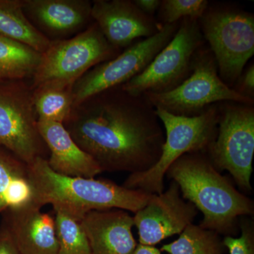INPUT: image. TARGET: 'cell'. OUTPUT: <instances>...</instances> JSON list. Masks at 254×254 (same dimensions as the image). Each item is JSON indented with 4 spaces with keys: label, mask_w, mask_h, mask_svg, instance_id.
Here are the masks:
<instances>
[{
    "label": "cell",
    "mask_w": 254,
    "mask_h": 254,
    "mask_svg": "<svg viewBox=\"0 0 254 254\" xmlns=\"http://www.w3.org/2000/svg\"><path fill=\"white\" fill-rule=\"evenodd\" d=\"M163 125L165 140L161 155L154 166L142 173L129 174L123 187L148 193L164 191L167 170L180 157L187 153H207L218 133V103L209 106L199 115L177 116L155 109Z\"/></svg>",
    "instance_id": "4"
},
{
    "label": "cell",
    "mask_w": 254,
    "mask_h": 254,
    "mask_svg": "<svg viewBox=\"0 0 254 254\" xmlns=\"http://www.w3.org/2000/svg\"><path fill=\"white\" fill-rule=\"evenodd\" d=\"M205 0H163L158 11L162 25L179 22L185 18L199 20L208 6Z\"/></svg>",
    "instance_id": "24"
},
{
    "label": "cell",
    "mask_w": 254,
    "mask_h": 254,
    "mask_svg": "<svg viewBox=\"0 0 254 254\" xmlns=\"http://www.w3.org/2000/svg\"><path fill=\"white\" fill-rule=\"evenodd\" d=\"M0 146L28 165L49 157L38 128L33 90L26 80L0 81Z\"/></svg>",
    "instance_id": "10"
},
{
    "label": "cell",
    "mask_w": 254,
    "mask_h": 254,
    "mask_svg": "<svg viewBox=\"0 0 254 254\" xmlns=\"http://www.w3.org/2000/svg\"><path fill=\"white\" fill-rule=\"evenodd\" d=\"M165 176L178 185L184 199L203 213L198 225L202 228L235 237L240 230V218L254 215L253 200L221 175L205 153L182 155L170 165Z\"/></svg>",
    "instance_id": "2"
},
{
    "label": "cell",
    "mask_w": 254,
    "mask_h": 254,
    "mask_svg": "<svg viewBox=\"0 0 254 254\" xmlns=\"http://www.w3.org/2000/svg\"><path fill=\"white\" fill-rule=\"evenodd\" d=\"M205 43L198 19L180 20L173 39L143 71L122 85V88L134 96L175 89L190 76L195 53Z\"/></svg>",
    "instance_id": "9"
},
{
    "label": "cell",
    "mask_w": 254,
    "mask_h": 254,
    "mask_svg": "<svg viewBox=\"0 0 254 254\" xmlns=\"http://www.w3.org/2000/svg\"><path fill=\"white\" fill-rule=\"evenodd\" d=\"M180 21L163 25L154 36L136 41L114 59L96 65L73 87V107L100 92L122 86L143 71L173 39Z\"/></svg>",
    "instance_id": "11"
},
{
    "label": "cell",
    "mask_w": 254,
    "mask_h": 254,
    "mask_svg": "<svg viewBox=\"0 0 254 254\" xmlns=\"http://www.w3.org/2000/svg\"><path fill=\"white\" fill-rule=\"evenodd\" d=\"M198 210L184 199L178 185L172 180L169 188L159 194L152 193L148 203L134 213L140 245L153 246L174 235H180L193 223Z\"/></svg>",
    "instance_id": "12"
},
{
    "label": "cell",
    "mask_w": 254,
    "mask_h": 254,
    "mask_svg": "<svg viewBox=\"0 0 254 254\" xmlns=\"http://www.w3.org/2000/svg\"><path fill=\"white\" fill-rule=\"evenodd\" d=\"M233 89L240 94L254 100V65H250L244 69L240 78L233 87Z\"/></svg>",
    "instance_id": "26"
},
{
    "label": "cell",
    "mask_w": 254,
    "mask_h": 254,
    "mask_svg": "<svg viewBox=\"0 0 254 254\" xmlns=\"http://www.w3.org/2000/svg\"><path fill=\"white\" fill-rule=\"evenodd\" d=\"M30 205L2 214L4 224L21 254H58L55 217Z\"/></svg>",
    "instance_id": "15"
},
{
    "label": "cell",
    "mask_w": 254,
    "mask_h": 254,
    "mask_svg": "<svg viewBox=\"0 0 254 254\" xmlns=\"http://www.w3.org/2000/svg\"><path fill=\"white\" fill-rule=\"evenodd\" d=\"M143 96L155 109L184 117L197 116L210 105L222 102L254 104V100L240 94L222 81L215 57L205 45L195 53L192 72L180 86L165 93Z\"/></svg>",
    "instance_id": "7"
},
{
    "label": "cell",
    "mask_w": 254,
    "mask_h": 254,
    "mask_svg": "<svg viewBox=\"0 0 254 254\" xmlns=\"http://www.w3.org/2000/svg\"><path fill=\"white\" fill-rule=\"evenodd\" d=\"M218 133L206 154L218 171L229 172L242 191L252 190L254 153V105L218 103Z\"/></svg>",
    "instance_id": "8"
},
{
    "label": "cell",
    "mask_w": 254,
    "mask_h": 254,
    "mask_svg": "<svg viewBox=\"0 0 254 254\" xmlns=\"http://www.w3.org/2000/svg\"><path fill=\"white\" fill-rule=\"evenodd\" d=\"M30 22L50 41L76 36L93 22L88 0H22Z\"/></svg>",
    "instance_id": "14"
},
{
    "label": "cell",
    "mask_w": 254,
    "mask_h": 254,
    "mask_svg": "<svg viewBox=\"0 0 254 254\" xmlns=\"http://www.w3.org/2000/svg\"><path fill=\"white\" fill-rule=\"evenodd\" d=\"M91 254H131L136 241L132 233L133 217L126 210H93L80 221Z\"/></svg>",
    "instance_id": "16"
},
{
    "label": "cell",
    "mask_w": 254,
    "mask_h": 254,
    "mask_svg": "<svg viewBox=\"0 0 254 254\" xmlns=\"http://www.w3.org/2000/svg\"><path fill=\"white\" fill-rule=\"evenodd\" d=\"M241 235L239 237H224L222 242L230 254H254V225L247 216L239 220Z\"/></svg>",
    "instance_id": "25"
},
{
    "label": "cell",
    "mask_w": 254,
    "mask_h": 254,
    "mask_svg": "<svg viewBox=\"0 0 254 254\" xmlns=\"http://www.w3.org/2000/svg\"><path fill=\"white\" fill-rule=\"evenodd\" d=\"M131 254H162L160 250L153 246L137 245L136 249Z\"/></svg>",
    "instance_id": "29"
},
{
    "label": "cell",
    "mask_w": 254,
    "mask_h": 254,
    "mask_svg": "<svg viewBox=\"0 0 254 254\" xmlns=\"http://www.w3.org/2000/svg\"><path fill=\"white\" fill-rule=\"evenodd\" d=\"M30 205L39 206L28 165L0 146V215Z\"/></svg>",
    "instance_id": "18"
},
{
    "label": "cell",
    "mask_w": 254,
    "mask_h": 254,
    "mask_svg": "<svg viewBox=\"0 0 254 254\" xmlns=\"http://www.w3.org/2000/svg\"><path fill=\"white\" fill-rule=\"evenodd\" d=\"M91 16L108 43L120 50L139 38L154 36L163 26L131 0H95Z\"/></svg>",
    "instance_id": "13"
},
{
    "label": "cell",
    "mask_w": 254,
    "mask_h": 254,
    "mask_svg": "<svg viewBox=\"0 0 254 254\" xmlns=\"http://www.w3.org/2000/svg\"><path fill=\"white\" fill-rule=\"evenodd\" d=\"M63 125L103 172L149 170L160 159L165 140L155 108L143 95L128 94L121 86L73 107Z\"/></svg>",
    "instance_id": "1"
},
{
    "label": "cell",
    "mask_w": 254,
    "mask_h": 254,
    "mask_svg": "<svg viewBox=\"0 0 254 254\" xmlns=\"http://www.w3.org/2000/svg\"><path fill=\"white\" fill-rule=\"evenodd\" d=\"M73 87L49 84L33 89V103L38 120L64 123L73 108Z\"/></svg>",
    "instance_id": "21"
},
{
    "label": "cell",
    "mask_w": 254,
    "mask_h": 254,
    "mask_svg": "<svg viewBox=\"0 0 254 254\" xmlns=\"http://www.w3.org/2000/svg\"><path fill=\"white\" fill-rule=\"evenodd\" d=\"M225 250L218 233L192 223L177 240L164 245L160 250L169 254H224Z\"/></svg>",
    "instance_id": "22"
},
{
    "label": "cell",
    "mask_w": 254,
    "mask_h": 254,
    "mask_svg": "<svg viewBox=\"0 0 254 254\" xmlns=\"http://www.w3.org/2000/svg\"><path fill=\"white\" fill-rule=\"evenodd\" d=\"M41 57L30 47L0 36V81L31 79Z\"/></svg>",
    "instance_id": "20"
},
{
    "label": "cell",
    "mask_w": 254,
    "mask_h": 254,
    "mask_svg": "<svg viewBox=\"0 0 254 254\" xmlns=\"http://www.w3.org/2000/svg\"><path fill=\"white\" fill-rule=\"evenodd\" d=\"M55 212L58 254H91L89 242L80 222Z\"/></svg>",
    "instance_id": "23"
},
{
    "label": "cell",
    "mask_w": 254,
    "mask_h": 254,
    "mask_svg": "<svg viewBox=\"0 0 254 254\" xmlns=\"http://www.w3.org/2000/svg\"><path fill=\"white\" fill-rule=\"evenodd\" d=\"M133 1L144 14L151 16H153L155 11H158L161 4L160 0H133Z\"/></svg>",
    "instance_id": "28"
},
{
    "label": "cell",
    "mask_w": 254,
    "mask_h": 254,
    "mask_svg": "<svg viewBox=\"0 0 254 254\" xmlns=\"http://www.w3.org/2000/svg\"><path fill=\"white\" fill-rule=\"evenodd\" d=\"M121 53L108 43L93 22L72 38L51 41L32 76V90L49 84L73 86L91 68Z\"/></svg>",
    "instance_id": "6"
},
{
    "label": "cell",
    "mask_w": 254,
    "mask_h": 254,
    "mask_svg": "<svg viewBox=\"0 0 254 254\" xmlns=\"http://www.w3.org/2000/svg\"><path fill=\"white\" fill-rule=\"evenodd\" d=\"M28 167L38 205L43 208L51 204L55 211L78 222L93 210L116 208L136 213L146 205L152 194L110 180L59 175L50 168L45 158L36 159Z\"/></svg>",
    "instance_id": "3"
},
{
    "label": "cell",
    "mask_w": 254,
    "mask_h": 254,
    "mask_svg": "<svg viewBox=\"0 0 254 254\" xmlns=\"http://www.w3.org/2000/svg\"><path fill=\"white\" fill-rule=\"evenodd\" d=\"M40 134L48 147L50 168L59 175L95 178L103 173L91 155L74 141L63 124L38 120Z\"/></svg>",
    "instance_id": "17"
},
{
    "label": "cell",
    "mask_w": 254,
    "mask_h": 254,
    "mask_svg": "<svg viewBox=\"0 0 254 254\" xmlns=\"http://www.w3.org/2000/svg\"><path fill=\"white\" fill-rule=\"evenodd\" d=\"M222 81L233 88L254 55V16L228 4L210 5L198 20Z\"/></svg>",
    "instance_id": "5"
},
{
    "label": "cell",
    "mask_w": 254,
    "mask_h": 254,
    "mask_svg": "<svg viewBox=\"0 0 254 254\" xmlns=\"http://www.w3.org/2000/svg\"><path fill=\"white\" fill-rule=\"evenodd\" d=\"M0 36L26 45L41 54L51 43L26 17L22 0H0Z\"/></svg>",
    "instance_id": "19"
},
{
    "label": "cell",
    "mask_w": 254,
    "mask_h": 254,
    "mask_svg": "<svg viewBox=\"0 0 254 254\" xmlns=\"http://www.w3.org/2000/svg\"><path fill=\"white\" fill-rule=\"evenodd\" d=\"M0 254H21L4 224L0 225Z\"/></svg>",
    "instance_id": "27"
}]
</instances>
